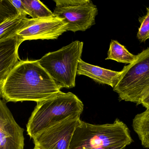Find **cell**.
Here are the masks:
<instances>
[{"label": "cell", "mask_w": 149, "mask_h": 149, "mask_svg": "<svg viewBox=\"0 0 149 149\" xmlns=\"http://www.w3.org/2000/svg\"><path fill=\"white\" fill-rule=\"evenodd\" d=\"M54 16L67 25V31H85L95 24L96 5L90 0H54Z\"/></svg>", "instance_id": "cell-6"}, {"label": "cell", "mask_w": 149, "mask_h": 149, "mask_svg": "<svg viewBox=\"0 0 149 149\" xmlns=\"http://www.w3.org/2000/svg\"><path fill=\"white\" fill-rule=\"evenodd\" d=\"M22 42L16 35L0 40V87L18 62V49Z\"/></svg>", "instance_id": "cell-10"}, {"label": "cell", "mask_w": 149, "mask_h": 149, "mask_svg": "<svg viewBox=\"0 0 149 149\" xmlns=\"http://www.w3.org/2000/svg\"><path fill=\"white\" fill-rule=\"evenodd\" d=\"M66 31L67 24L56 17L44 19L26 17L15 35L24 42L25 40L57 39Z\"/></svg>", "instance_id": "cell-8"}, {"label": "cell", "mask_w": 149, "mask_h": 149, "mask_svg": "<svg viewBox=\"0 0 149 149\" xmlns=\"http://www.w3.org/2000/svg\"><path fill=\"white\" fill-rule=\"evenodd\" d=\"M141 104L146 109H149V92L142 99Z\"/></svg>", "instance_id": "cell-19"}, {"label": "cell", "mask_w": 149, "mask_h": 149, "mask_svg": "<svg viewBox=\"0 0 149 149\" xmlns=\"http://www.w3.org/2000/svg\"><path fill=\"white\" fill-rule=\"evenodd\" d=\"M147 10L145 15L139 18L141 26L138 29L137 38L143 43L149 39V7L147 8Z\"/></svg>", "instance_id": "cell-16"}, {"label": "cell", "mask_w": 149, "mask_h": 149, "mask_svg": "<svg viewBox=\"0 0 149 149\" xmlns=\"http://www.w3.org/2000/svg\"><path fill=\"white\" fill-rule=\"evenodd\" d=\"M133 129L138 135L142 145L149 148V109L138 114L133 119Z\"/></svg>", "instance_id": "cell-12"}, {"label": "cell", "mask_w": 149, "mask_h": 149, "mask_svg": "<svg viewBox=\"0 0 149 149\" xmlns=\"http://www.w3.org/2000/svg\"><path fill=\"white\" fill-rule=\"evenodd\" d=\"M24 131L5 102L0 99V149H24Z\"/></svg>", "instance_id": "cell-9"}, {"label": "cell", "mask_w": 149, "mask_h": 149, "mask_svg": "<svg viewBox=\"0 0 149 149\" xmlns=\"http://www.w3.org/2000/svg\"><path fill=\"white\" fill-rule=\"evenodd\" d=\"M122 72L115 71L93 65L80 59L77 67V74L85 75L100 84L107 85L113 88L116 85Z\"/></svg>", "instance_id": "cell-11"}, {"label": "cell", "mask_w": 149, "mask_h": 149, "mask_svg": "<svg viewBox=\"0 0 149 149\" xmlns=\"http://www.w3.org/2000/svg\"><path fill=\"white\" fill-rule=\"evenodd\" d=\"M17 13L9 0H0V24Z\"/></svg>", "instance_id": "cell-17"}, {"label": "cell", "mask_w": 149, "mask_h": 149, "mask_svg": "<svg viewBox=\"0 0 149 149\" xmlns=\"http://www.w3.org/2000/svg\"><path fill=\"white\" fill-rule=\"evenodd\" d=\"M136 55L130 53L124 45L118 41H111L108 52V57L106 59H111L123 64H132L135 61Z\"/></svg>", "instance_id": "cell-13"}, {"label": "cell", "mask_w": 149, "mask_h": 149, "mask_svg": "<svg viewBox=\"0 0 149 149\" xmlns=\"http://www.w3.org/2000/svg\"><path fill=\"white\" fill-rule=\"evenodd\" d=\"M83 46V42L74 41L57 51L47 53L38 60L61 89L75 86L77 67Z\"/></svg>", "instance_id": "cell-4"}, {"label": "cell", "mask_w": 149, "mask_h": 149, "mask_svg": "<svg viewBox=\"0 0 149 149\" xmlns=\"http://www.w3.org/2000/svg\"><path fill=\"white\" fill-rule=\"evenodd\" d=\"M61 88L36 60H19L0 87L7 102L45 100Z\"/></svg>", "instance_id": "cell-1"}, {"label": "cell", "mask_w": 149, "mask_h": 149, "mask_svg": "<svg viewBox=\"0 0 149 149\" xmlns=\"http://www.w3.org/2000/svg\"><path fill=\"white\" fill-rule=\"evenodd\" d=\"M80 116H71L42 132L33 139L35 148L69 149Z\"/></svg>", "instance_id": "cell-7"}, {"label": "cell", "mask_w": 149, "mask_h": 149, "mask_svg": "<svg viewBox=\"0 0 149 149\" xmlns=\"http://www.w3.org/2000/svg\"><path fill=\"white\" fill-rule=\"evenodd\" d=\"M126 147L119 148H100L92 149H126Z\"/></svg>", "instance_id": "cell-20"}, {"label": "cell", "mask_w": 149, "mask_h": 149, "mask_svg": "<svg viewBox=\"0 0 149 149\" xmlns=\"http://www.w3.org/2000/svg\"><path fill=\"white\" fill-rule=\"evenodd\" d=\"M27 15L33 19H44L54 17L53 12L38 0H21Z\"/></svg>", "instance_id": "cell-15"}, {"label": "cell", "mask_w": 149, "mask_h": 149, "mask_svg": "<svg viewBox=\"0 0 149 149\" xmlns=\"http://www.w3.org/2000/svg\"><path fill=\"white\" fill-rule=\"evenodd\" d=\"M84 105L72 92H59L37 102L27 125V131L34 138L46 129L71 116H80Z\"/></svg>", "instance_id": "cell-2"}, {"label": "cell", "mask_w": 149, "mask_h": 149, "mask_svg": "<svg viewBox=\"0 0 149 149\" xmlns=\"http://www.w3.org/2000/svg\"><path fill=\"white\" fill-rule=\"evenodd\" d=\"M121 72L113 91L121 100L140 105L149 92V47L136 55L135 61Z\"/></svg>", "instance_id": "cell-5"}, {"label": "cell", "mask_w": 149, "mask_h": 149, "mask_svg": "<svg viewBox=\"0 0 149 149\" xmlns=\"http://www.w3.org/2000/svg\"><path fill=\"white\" fill-rule=\"evenodd\" d=\"M133 142L130 129L118 119L113 123L102 125L81 120L74 131L69 149L123 148Z\"/></svg>", "instance_id": "cell-3"}, {"label": "cell", "mask_w": 149, "mask_h": 149, "mask_svg": "<svg viewBox=\"0 0 149 149\" xmlns=\"http://www.w3.org/2000/svg\"><path fill=\"white\" fill-rule=\"evenodd\" d=\"M9 1L12 5L16 10L17 13H22V14H26L27 15L21 0H15V1L9 0Z\"/></svg>", "instance_id": "cell-18"}, {"label": "cell", "mask_w": 149, "mask_h": 149, "mask_svg": "<svg viewBox=\"0 0 149 149\" xmlns=\"http://www.w3.org/2000/svg\"><path fill=\"white\" fill-rule=\"evenodd\" d=\"M40 149L37 148H34V149Z\"/></svg>", "instance_id": "cell-21"}, {"label": "cell", "mask_w": 149, "mask_h": 149, "mask_svg": "<svg viewBox=\"0 0 149 149\" xmlns=\"http://www.w3.org/2000/svg\"><path fill=\"white\" fill-rule=\"evenodd\" d=\"M27 15L18 13L0 24V40L13 35L22 26Z\"/></svg>", "instance_id": "cell-14"}]
</instances>
